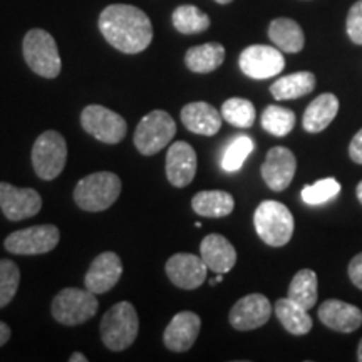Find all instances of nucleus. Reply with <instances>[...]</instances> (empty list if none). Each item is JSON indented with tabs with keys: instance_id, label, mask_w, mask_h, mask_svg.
I'll return each instance as SVG.
<instances>
[{
	"instance_id": "f704fd0d",
	"label": "nucleus",
	"mask_w": 362,
	"mask_h": 362,
	"mask_svg": "<svg viewBox=\"0 0 362 362\" xmlns=\"http://www.w3.org/2000/svg\"><path fill=\"white\" fill-rule=\"evenodd\" d=\"M346 30L352 42L362 45V0H357L347 13Z\"/></svg>"
},
{
	"instance_id": "72a5a7b5",
	"label": "nucleus",
	"mask_w": 362,
	"mask_h": 362,
	"mask_svg": "<svg viewBox=\"0 0 362 362\" xmlns=\"http://www.w3.org/2000/svg\"><path fill=\"white\" fill-rule=\"evenodd\" d=\"M339 192H341V185L336 178H324L302 189V200L312 206L322 205V203L336 198Z\"/></svg>"
},
{
	"instance_id": "4468645a",
	"label": "nucleus",
	"mask_w": 362,
	"mask_h": 362,
	"mask_svg": "<svg viewBox=\"0 0 362 362\" xmlns=\"http://www.w3.org/2000/svg\"><path fill=\"white\" fill-rule=\"evenodd\" d=\"M270 300L262 293L242 297L230 310V324L237 330H253L269 322L272 315Z\"/></svg>"
},
{
	"instance_id": "a878e982",
	"label": "nucleus",
	"mask_w": 362,
	"mask_h": 362,
	"mask_svg": "<svg viewBox=\"0 0 362 362\" xmlns=\"http://www.w3.org/2000/svg\"><path fill=\"white\" fill-rule=\"evenodd\" d=\"M275 315L284 325L287 332L293 334V336H305L312 329V319L309 315V310L300 307L296 302L291 300L288 297L279 298L275 302Z\"/></svg>"
},
{
	"instance_id": "f8f14e48",
	"label": "nucleus",
	"mask_w": 362,
	"mask_h": 362,
	"mask_svg": "<svg viewBox=\"0 0 362 362\" xmlns=\"http://www.w3.org/2000/svg\"><path fill=\"white\" fill-rule=\"evenodd\" d=\"M42 208V198L33 188H17L0 181V210L8 221L33 218Z\"/></svg>"
},
{
	"instance_id": "20e7f679",
	"label": "nucleus",
	"mask_w": 362,
	"mask_h": 362,
	"mask_svg": "<svg viewBox=\"0 0 362 362\" xmlns=\"http://www.w3.org/2000/svg\"><path fill=\"white\" fill-rule=\"evenodd\" d=\"M139 320L133 304L117 302L101 320V339L110 351L119 352L128 349L138 337Z\"/></svg>"
},
{
	"instance_id": "7c9ffc66",
	"label": "nucleus",
	"mask_w": 362,
	"mask_h": 362,
	"mask_svg": "<svg viewBox=\"0 0 362 362\" xmlns=\"http://www.w3.org/2000/svg\"><path fill=\"white\" fill-rule=\"evenodd\" d=\"M293 126H296V112L287 107L277 106V104L267 106L262 115V128L279 138L291 134Z\"/></svg>"
},
{
	"instance_id": "bb28decb",
	"label": "nucleus",
	"mask_w": 362,
	"mask_h": 362,
	"mask_svg": "<svg viewBox=\"0 0 362 362\" xmlns=\"http://www.w3.org/2000/svg\"><path fill=\"white\" fill-rule=\"evenodd\" d=\"M315 88V76L309 71L284 76L270 86V93L277 101H288L305 96Z\"/></svg>"
},
{
	"instance_id": "39448f33",
	"label": "nucleus",
	"mask_w": 362,
	"mask_h": 362,
	"mask_svg": "<svg viewBox=\"0 0 362 362\" xmlns=\"http://www.w3.org/2000/svg\"><path fill=\"white\" fill-rule=\"evenodd\" d=\"M22 52L30 71L45 79H56L62 62L56 40L47 30L33 29L25 34Z\"/></svg>"
},
{
	"instance_id": "6ab92c4d",
	"label": "nucleus",
	"mask_w": 362,
	"mask_h": 362,
	"mask_svg": "<svg viewBox=\"0 0 362 362\" xmlns=\"http://www.w3.org/2000/svg\"><path fill=\"white\" fill-rule=\"evenodd\" d=\"M319 319L325 327L337 332H354L362 325V312L347 302L329 298L319 307Z\"/></svg>"
},
{
	"instance_id": "f03ea898",
	"label": "nucleus",
	"mask_w": 362,
	"mask_h": 362,
	"mask_svg": "<svg viewBox=\"0 0 362 362\" xmlns=\"http://www.w3.org/2000/svg\"><path fill=\"white\" fill-rule=\"evenodd\" d=\"M119 193V176L111 171H98L79 180L74 188V202L84 211H104L115 205Z\"/></svg>"
},
{
	"instance_id": "c85d7f7f",
	"label": "nucleus",
	"mask_w": 362,
	"mask_h": 362,
	"mask_svg": "<svg viewBox=\"0 0 362 362\" xmlns=\"http://www.w3.org/2000/svg\"><path fill=\"white\" fill-rule=\"evenodd\" d=\"M173 27L181 34H202L210 27L211 21L205 12L197 6H180L173 11L171 16Z\"/></svg>"
},
{
	"instance_id": "9b49d317",
	"label": "nucleus",
	"mask_w": 362,
	"mask_h": 362,
	"mask_svg": "<svg viewBox=\"0 0 362 362\" xmlns=\"http://www.w3.org/2000/svg\"><path fill=\"white\" fill-rule=\"evenodd\" d=\"M240 69L252 79H269L280 74L285 67V59L279 47L270 45H250L243 49L238 59Z\"/></svg>"
},
{
	"instance_id": "0eeeda50",
	"label": "nucleus",
	"mask_w": 362,
	"mask_h": 362,
	"mask_svg": "<svg viewBox=\"0 0 362 362\" xmlns=\"http://www.w3.org/2000/svg\"><path fill=\"white\" fill-rule=\"evenodd\" d=\"M176 134L175 119L163 110L151 111L134 131V146L144 156H153L170 144Z\"/></svg>"
},
{
	"instance_id": "4be33fe9",
	"label": "nucleus",
	"mask_w": 362,
	"mask_h": 362,
	"mask_svg": "<svg viewBox=\"0 0 362 362\" xmlns=\"http://www.w3.org/2000/svg\"><path fill=\"white\" fill-rule=\"evenodd\" d=\"M339 112V99L334 94L325 93L315 98L304 112V129L309 133H320L336 119Z\"/></svg>"
},
{
	"instance_id": "79ce46f5",
	"label": "nucleus",
	"mask_w": 362,
	"mask_h": 362,
	"mask_svg": "<svg viewBox=\"0 0 362 362\" xmlns=\"http://www.w3.org/2000/svg\"><path fill=\"white\" fill-rule=\"evenodd\" d=\"M357 361L362 362V339L359 342V347H357Z\"/></svg>"
},
{
	"instance_id": "412c9836",
	"label": "nucleus",
	"mask_w": 362,
	"mask_h": 362,
	"mask_svg": "<svg viewBox=\"0 0 362 362\" xmlns=\"http://www.w3.org/2000/svg\"><path fill=\"white\" fill-rule=\"evenodd\" d=\"M221 112L208 103H189L181 110V121L188 131L202 136H214L221 128Z\"/></svg>"
},
{
	"instance_id": "423d86ee",
	"label": "nucleus",
	"mask_w": 362,
	"mask_h": 362,
	"mask_svg": "<svg viewBox=\"0 0 362 362\" xmlns=\"http://www.w3.org/2000/svg\"><path fill=\"white\" fill-rule=\"evenodd\" d=\"M99 302L96 293H93L88 288H74L67 287L54 297L51 312L52 317L62 325H81L90 317L96 315Z\"/></svg>"
},
{
	"instance_id": "a211bd4d",
	"label": "nucleus",
	"mask_w": 362,
	"mask_h": 362,
	"mask_svg": "<svg viewBox=\"0 0 362 362\" xmlns=\"http://www.w3.org/2000/svg\"><path fill=\"white\" fill-rule=\"evenodd\" d=\"M202 329V320L194 312L183 310L178 312L168 327L165 329V336H163V342L173 352H187L189 347L197 341L198 334Z\"/></svg>"
},
{
	"instance_id": "c756f323",
	"label": "nucleus",
	"mask_w": 362,
	"mask_h": 362,
	"mask_svg": "<svg viewBox=\"0 0 362 362\" xmlns=\"http://www.w3.org/2000/svg\"><path fill=\"white\" fill-rule=\"evenodd\" d=\"M255 106L243 98H230L221 106V117L235 128H252L255 123Z\"/></svg>"
},
{
	"instance_id": "58836bf2",
	"label": "nucleus",
	"mask_w": 362,
	"mask_h": 362,
	"mask_svg": "<svg viewBox=\"0 0 362 362\" xmlns=\"http://www.w3.org/2000/svg\"><path fill=\"white\" fill-rule=\"evenodd\" d=\"M69 361L71 362H88V357H86L84 354H81V352H74V354L69 357Z\"/></svg>"
},
{
	"instance_id": "dca6fc26",
	"label": "nucleus",
	"mask_w": 362,
	"mask_h": 362,
	"mask_svg": "<svg viewBox=\"0 0 362 362\" xmlns=\"http://www.w3.org/2000/svg\"><path fill=\"white\" fill-rule=\"evenodd\" d=\"M123 275V262L115 252H104L98 255L86 274L84 285L93 293H106L119 282Z\"/></svg>"
},
{
	"instance_id": "37998d69",
	"label": "nucleus",
	"mask_w": 362,
	"mask_h": 362,
	"mask_svg": "<svg viewBox=\"0 0 362 362\" xmlns=\"http://www.w3.org/2000/svg\"><path fill=\"white\" fill-rule=\"evenodd\" d=\"M216 4H221V6H226V4H230V2H233V0H215Z\"/></svg>"
},
{
	"instance_id": "1a4fd4ad",
	"label": "nucleus",
	"mask_w": 362,
	"mask_h": 362,
	"mask_svg": "<svg viewBox=\"0 0 362 362\" xmlns=\"http://www.w3.org/2000/svg\"><path fill=\"white\" fill-rule=\"evenodd\" d=\"M81 126L86 133L106 144L121 143L128 131L124 117L101 104H90L84 107L81 112Z\"/></svg>"
},
{
	"instance_id": "4c0bfd02",
	"label": "nucleus",
	"mask_w": 362,
	"mask_h": 362,
	"mask_svg": "<svg viewBox=\"0 0 362 362\" xmlns=\"http://www.w3.org/2000/svg\"><path fill=\"white\" fill-rule=\"evenodd\" d=\"M8 339H11V327L6 322H0V347L7 344Z\"/></svg>"
},
{
	"instance_id": "a19ab883",
	"label": "nucleus",
	"mask_w": 362,
	"mask_h": 362,
	"mask_svg": "<svg viewBox=\"0 0 362 362\" xmlns=\"http://www.w3.org/2000/svg\"><path fill=\"white\" fill-rule=\"evenodd\" d=\"M221 280H223V274H218L214 280H210V285H216V284H220Z\"/></svg>"
},
{
	"instance_id": "f3484780",
	"label": "nucleus",
	"mask_w": 362,
	"mask_h": 362,
	"mask_svg": "<svg viewBox=\"0 0 362 362\" xmlns=\"http://www.w3.org/2000/svg\"><path fill=\"white\" fill-rule=\"evenodd\" d=\"M197 153L192 144L176 141L166 153V178L173 187L185 188L197 175Z\"/></svg>"
},
{
	"instance_id": "f257e3e1",
	"label": "nucleus",
	"mask_w": 362,
	"mask_h": 362,
	"mask_svg": "<svg viewBox=\"0 0 362 362\" xmlns=\"http://www.w3.org/2000/svg\"><path fill=\"white\" fill-rule=\"evenodd\" d=\"M99 30L112 47L124 54L146 51L153 40V25L141 8L112 4L99 16Z\"/></svg>"
},
{
	"instance_id": "aec40b11",
	"label": "nucleus",
	"mask_w": 362,
	"mask_h": 362,
	"mask_svg": "<svg viewBox=\"0 0 362 362\" xmlns=\"http://www.w3.org/2000/svg\"><path fill=\"white\" fill-rule=\"evenodd\" d=\"M202 259L215 274H226L237 264V250L223 235L210 233L202 240Z\"/></svg>"
},
{
	"instance_id": "2f4dec72",
	"label": "nucleus",
	"mask_w": 362,
	"mask_h": 362,
	"mask_svg": "<svg viewBox=\"0 0 362 362\" xmlns=\"http://www.w3.org/2000/svg\"><path fill=\"white\" fill-rule=\"evenodd\" d=\"M253 151V139L250 136H237L232 139V143L225 148L223 156H221V168L228 173L238 171L243 166V163L248 155Z\"/></svg>"
},
{
	"instance_id": "b1692460",
	"label": "nucleus",
	"mask_w": 362,
	"mask_h": 362,
	"mask_svg": "<svg viewBox=\"0 0 362 362\" xmlns=\"http://www.w3.org/2000/svg\"><path fill=\"white\" fill-rule=\"evenodd\" d=\"M193 211L206 218H223L230 215L235 208V200L228 192L221 189H208L200 192L193 197L192 200Z\"/></svg>"
},
{
	"instance_id": "cd10ccee",
	"label": "nucleus",
	"mask_w": 362,
	"mask_h": 362,
	"mask_svg": "<svg viewBox=\"0 0 362 362\" xmlns=\"http://www.w3.org/2000/svg\"><path fill=\"white\" fill-rule=\"evenodd\" d=\"M288 298L304 309L310 310L317 302V275L314 270L304 269L293 275L288 285Z\"/></svg>"
},
{
	"instance_id": "6e6552de",
	"label": "nucleus",
	"mask_w": 362,
	"mask_h": 362,
	"mask_svg": "<svg viewBox=\"0 0 362 362\" xmlns=\"http://www.w3.org/2000/svg\"><path fill=\"white\" fill-rule=\"evenodd\" d=\"M67 161V144L57 131H44L33 146V166L40 180L51 181L62 173Z\"/></svg>"
},
{
	"instance_id": "ea45409f",
	"label": "nucleus",
	"mask_w": 362,
	"mask_h": 362,
	"mask_svg": "<svg viewBox=\"0 0 362 362\" xmlns=\"http://www.w3.org/2000/svg\"><path fill=\"white\" fill-rule=\"evenodd\" d=\"M356 193H357V200H359L361 203H362V181L359 185H357V188H356Z\"/></svg>"
},
{
	"instance_id": "c9c22d12",
	"label": "nucleus",
	"mask_w": 362,
	"mask_h": 362,
	"mask_svg": "<svg viewBox=\"0 0 362 362\" xmlns=\"http://www.w3.org/2000/svg\"><path fill=\"white\" fill-rule=\"evenodd\" d=\"M349 277H351V282L362 291V252L351 260Z\"/></svg>"
},
{
	"instance_id": "7ed1b4c3",
	"label": "nucleus",
	"mask_w": 362,
	"mask_h": 362,
	"mask_svg": "<svg viewBox=\"0 0 362 362\" xmlns=\"http://www.w3.org/2000/svg\"><path fill=\"white\" fill-rule=\"evenodd\" d=\"M257 235L270 247H284L291 242L296 221L284 203L275 200L262 202L253 215Z\"/></svg>"
},
{
	"instance_id": "2eb2a0df",
	"label": "nucleus",
	"mask_w": 362,
	"mask_h": 362,
	"mask_svg": "<svg viewBox=\"0 0 362 362\" xmlns=\"http://www.w3.org/2000/svg\"><path fill=\"white\" fill-rule=\"evenodd\" d=\"M208 267L202 257L192 253H175L166 262V275L183 291H194L206 280Z\"/></svg>"
},
{
	"instance_id": "9d476101",
	"label": "nucleus",
	"mask_w": 362,
	"mask_h": 362,
	"mask_svg": "<svg viewBox=\"0 0 362 362\" xmlns=\"http://www.w3.org/2000/svg\"><path fill=\"white\" fill-rule=\"evenodd\" d=\"M59 238L61 232L56 225H35L11 233L4 245L13 255H40L52 252L57 247Z\"/></svg>"
},
{
	"instance_id": "393cba45",
	"label": "nucleus",
	"mask_w": 362,
	"mask_h": 362,
	"mask_svg": "<svg viewBox=\"0 0 362 362\" xmlns=\"http://www.w3.org/2000/svg\"><path fill=\"white\" fill-rule=\"evenodd\" d=\"M225 61V47L218 42H206L194 45L185 54V64L197 74H208L218 69Z\"/></svg>"
},
{
	"instance_id": "e433bc0d",
	"label": "nucleus",
	"mask_w": 362,
	"mask_h": 362,
	"mask_svg": "<svg viewBox=\"0 0 362 362\" xmlns=\"http://www.w3.org/2000/svg\"><path fill=\"white\" fill-rule=\"evenodd\" d=\"M349 156L357 165H362V129L357 131L354 138H352L349 144Z\"/></svg>"
},
{
	"instance_id": "473e14b6",
	"label": "nucleus",
	"mask_w": 362,
	"mask_h": 362,
	"mask_svg": "<svg viewBox=\"0 0 362 362\" xmlns=\"http://www.w3.org/2000/svg\"><path fill=\"white\" fill-rule=\"evenodd\" d=\"M21 284V270L12 260H0V309L16 297Z\"/></svg>"
},
{
	"instance_id": "5701e85b",
	"label": "nucleus",
	"mask_w": 362,
	"mask_h": 362,
	"mask_svg": "<svg viewBox=\"0 0 362 362\" xmlns=\"http://www.w3.org/2000/svg\"><path fill=\"white\" fill-rule=\"evenodd\" d=\"M269 37L282 52L297 54L305 45V35L302 27L287 17H279L270 22Z\"/></svg>"
},
{
	"instance_id": "ddd939ff",
	"label": "nucleus",
	"mask_w": 362,
	"mask_h": 362,
	"mask_svg": "<svg viewBox=\"0 0 362 362\" xmlns=\"http://www.w3.org/2000/svg\"><path fill=\"white\" fill-rule=\"evenodd\" d=\"M297 170V160L288 148L275 146L267 153L262 165V178L274 192H284L292 183Z\"/></svg>"
}]
</instances>
